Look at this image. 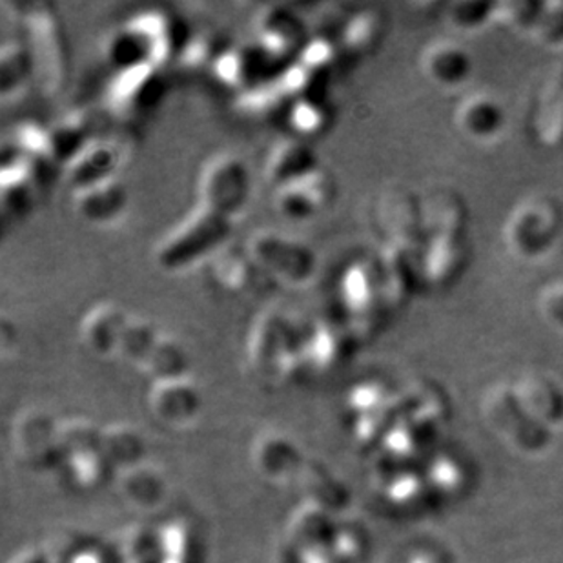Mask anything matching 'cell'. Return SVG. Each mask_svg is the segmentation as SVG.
<instances>
[{"mask_svg":"<svg viewBox=\"0 0 563 563\" xmlns=\"http://www.w3.org/2000/svg\"><path fill=\"white\" fill-rule=\"evenodd\" d=\"M229 38L216 27H201L190 33L185 48L177 57V66L183 74H210L224 49L229 48Z\"/></svg>","mask_w":563,"mask_h":563,"instance_id":"26","label":"cell"},{"mask_svg":"<svg viewBox=\"0 0 563 563\" xmlns=\"http://www.w3.org/2000/svg\"><path fill=\"white\" fill-rule=\"evenodd\" d=\"M102 427L96 426V421L82 418V416H71L57 421L55 429V440L59 449L60 460L75 452L97 449L101 445Z\"/></svg>","mask_w":563,"mask_h":563,"instance_id":"38","label":"cell"},{"mask_svg":"<svg viewBox=\"0 0 563 563\" xmlns=\"http://www.w3.org/2000/svg\"><path fill=\"white\" fill-rule=\"evenodd\" d=\"M318 155L310 148L305 139H282L272 146L266 155L265 179L272 190L285 187L288 183L296 181L299 177L307 176L313 168H318Z\"/></svg>","mask_w":563,"mask_h":563,"instance_id":"23","label":"cell"},{"mask_svg":"<svg viewBox=\"0 0 563 563\" xmlns=\"http://www.w3.org/2000/svg\"><path fill=\"white\" fill-rule=\"evenodd\" d=\"M163 69L143 63L119 69L108 82L107 110L110 115L132 119L148 113L165 96Z\"/></svg>","mask_w":563,"mask_h":563,"instance_id":"7","label":"cell"},{"mask_svg":"<svg viewBox=\"0 0 563 563\" xmlns=\"http://www.w3.org/2000/svg\"><path fill=\"white\" fill-rule=\"evenodd\" d=\"M123 490L133 505H154L165 493V479L157 468L139 462L124 471Z\"/></svg>","mask_w":563,"mask_h":563,"instance_id":"40","label":"cell"},{"mask_svg":"<svg viewBox=\"0 0 563 563\" xmlns=\"http://www.w3.org/2000/svg\"><path fill=\"white\" fill-rule=\"evenodd\" d=\"M57 421L43 410L30 409L13 421V446L30 465H52L59 460L55 440Z\"/></svg>","mask_w":563,"mask_h":563,"instance_id":"17","label":"cell"},{"mask_svg":"<svg viewBox=\"0 0 563 563\" xmlns=\"http://www.w3.org/2000/svg\"><path fill=\"white\" fill-rule=\"evenodd\" d=\"M110 112H102L99 108H75L66 113L59 123L49 128L54 139L55 155L60 165H66L80 148L96 139L107 135Z\"/></svg>","mask_w":563,"mask_h":563,"instance_id":"18","label":"cell"},{"mask_svg":"<svg viewBox=\"0 0 563 563\" xmlns=\"http://www.w3.org/2000/svg\"><path fill=\"white\" fill-rule=\"evenodd\" d=\"M292 104L290 97L283 90L277 74L255 85L251 90L241 93L235 99V107L245 118L255 121H271V119L285 118L288 107Z\"/></svg>","mask_w":563,"mask_h":563,"instance_id":"27","label":"cell"},{"mask_svg":"<svg viewBox=\"0 0 563 563\" xmlns=\"http://www.w3.org/2000/svg\"><path fill=\"white\" fill-rule=\"evenodd\" d=\"M102 57L115 71L135 64L150 63L146 44L128 22L108 33L102 43Z\"/></svg>","mask_w":563,"mask_h":563,"instance_id":"34","label":"cell"},{"mask_svg":"<svg viewBox=\"0 0 563 563\" xmlns=\"http://www.w3.org/2000/svg\"><path fill=\"white\" fill-rule=\"evenodd\" d=\"M559 229V216L548 202H527L512 218L509 243L523 255L538 254L553 241Z\"/></svg>","mask_w":563,"mask_h":563,"instance_id":"20","label":"cell"},{"mask_svg":"<svg viewBox=\"0 0 563 563\" xmlns=\"http://www.w3.org/2000/svg\"><path fill=\"white\" fill-rule=\"evenodd\" d=\"M148 409L163 426H190L201 409V394L188 374L152 382Z\"/></svg>","mask_w":563,"mask_h":563,"instance_id":"14","label":"cell"},{"mask_svg":"<svg viewBox=\"0 0 563 563\" xmlns=\"http://www.w3.org/2000/svg\"><path fill=\"white\" fill-rule=\"evenodd\" d=\"M187 365V351L181 345V341L177 340L176 335L161 332L137 368L152 382H159V379L185 376Z\"/></svg>","mask_w":563,"mask_h":563,"instance_id":"29","label":"cell"},{"mask_svg":"<svg viewBox=\"0 0 563 563\" xmlns=\"http://www.w3.org/2000/svg\"><path fill=\"white\" fill-rule=\"evenodd\" d=\"M538 130L542 133L543 141L556 143L563 135V77L556 75L545 86L542 99V110L538 113Z\"/></svg>","mask_w":563,"mask_h":563,"instance_id":"42","label":"cell"},{"mask_svg":"<svg viewBox=\"0 0 563 563\" xmlns=\"http://www.w3.org/2000/svg\"><path fill=\"white\" fill-rule=\"evenodd\" d=\"M343 57L340 44L330 38L309 37L301 54L298 55V63L318 80L329 82L330 75L334 74L335 64Z\"/></svg>","mask_w":563,"mask_h":563,"instance_id":"41","label":"cell"},{"mask_svg":"<svg viewBox=\"0 0 563 563\" xmlns=\"http://www.w3.org/2000/svg\"><path fill=\"white\" fill-rule=\"evenodd\" d=\"M305 371L307 374H329L345 362L356 340L343 321L316 318L301 321Z\"/></svg>","mask_w":563,"mask_h":563,"instance_id":"9","label":"cell"},{"mask_svg":"<svg viewBox=\"0 0 563 563\" xmlns=\"http://www.w3.org/2000/svg\"><path fill=\"white\" fill-rule=\"evenodd\" d=\"M340 303L341 321L354 340L376 332L382 312L388 307L377 261L356 260L346 266L340 279Z\"/></svg>","mask_w":563,"mask_h":563,"instance_id":"3","label":"cell"},{"mask_svg":"<svg viewBox=\"0 0 563 563\" xmlns=\"http://www.w3.org/2000/svg\"><path fill=\"white\" fill-rule=\"evenodd\" d=\"M128 316L123 307L112 301L93 305L80 319L79 334L86 349L96 356H115Z\"/></svg>","mask_w":563,"mask_h":563,"instance_id":"22","label":"cell"},{"mask_svg":"<svg viewBox=\"0 0 563 563\" xmlns=\"http://www.w3.org/2000/svg\"><path fill=\"white\" fill-rule=\"evenodd\" d=\"M334 177L319 165L307 176L274 190L272 202L283 218L307 221L324 212L334 201Z\"/></svg>","mask_w":563,"mask_h":563,"instance_id":"10","label":"cell"},{"mask_svg":"<svg viewBox=\"0 0 563 563\" xmlns=\"http://www.w3.org/2000/svg\"><path fill=\"white\" fill-rule=\"evenodd\" d=\"M421 66L427 77L440 86H456L471 71L468 55L454 43H437L427 49Z\"/></svg>","mask_w":563,"mask_h":563,"instance_id":"30","label":"cell"},{"mask_svg":"<svg viewBox=\"0 0 563 563\" xmlns=\"http://www.w3.org/2000/svg\"><path fill=\"white\" fill-rule=\"evenodd\" d=\"M99 446L110 465L128 468L141 460L144 443L143 437L139 434L135 427L126 426V423H113V426L102 427L101 445Z\"/></svg>","mask_w":563,"mask_h":563,"instance_id":"35","label":"cell"},{"mask_svg":"<svg viewBox=\"0 0 563 563\" xmlns=\"http://www.w3.org/2000/svg\"><path fill=\"white\" fill-rule=\"evenodd\" d=\"M376 219L387 241H409L420 245L426 213L409 190L393 188L385 191L377 201Z\"/></svg>","mask_w":563,"mask_h":563,"instance_id":"16","label":"cell"},{"mask_svg":"<svg viewBox=\"0 0 563 563\" xmlns=\"http://www.w3.org/2000/svg\"><path fill=\"white\" fill-rule=\"evenodd\" d=\"M276 74L277 69L266 59L254 38L251 43L230 44L210 71L219 88L235 96L245 93Z\"/></svg>","mask_w":563,"mask_h":563,"instance_id":"13","label":"cell"},{"mask_svg":"<svg viewBox=\"0 0 563 563\" xmlns=\"http://www.w3.org/2000/svg\"><path fill=\"white\" fill-rule=\"evenodd\" d=\"M10 144L19 154L24 155L27 161H32L33 165L38 166L43 172H48L52 166L59 165L49 128L30 123V121L16 124L15 130L11 133Z\"/></svg>","mask_w":563,"mask_h":563,"instance_id":"33","label":"cell"},{"mask_svg":"<svg viewBox=\"0 0 563 563\" xmlns=\"http://www.w3.org/2000/svg\"><path fill=\"white\" fill-rule=\"evenodd\" d=\"M251 194V174L241 157L218 154L202 165L197 177V205L234 219Z\"/></svg>","mask_w":563,"mask_h":563,"instance_id":"5","label":"cell"},{"mask_svg":"<svg viewBox=\"0 0 563 563\" xmlns=\"http://www.w3.org/2000/svg\"><path fill=\"white\" fill-rule=\"evenodd\" d=\"M352 11L346 10L343 4H327L313 16L312 33L310 37H323L335 41L340 38Z\"/></svg>","mask_w":563,"mask_h":563,"instance_id":"43","label":"cell"},{"mask_svg":"<svg viewBox=\"0 0 563 563\" xmlns=\"http://www.w3.org/2000/svg\"><path fill=\"white\" fill-rule=\"evenodd\" d=\"M68 471L69 484L80 490H93L107 482L110 462L102 454L101 446L75 452L63 457Z\"/></svg>","mask_w":563,"mask_h":563,"instance_id":"36","label":"cell"},{"mask_svg":"<svg viewBox=\"0 0 563 563\" xmlns=\"http://www.w3.org/2000/svg\"><path fill=\"white\" fill-rule=\"evenodd\" d=\"M245 249L260 274L290 287L309 282L318 266L316 252L305 241L279 230H257Z\"/></svg>","mask_w":563,"mask_h":563,"instance_id":"4","label":"cell"},{"mask_svg":"<svg viewBox=\"0 0 563 563\" xmlns=\"http://www.w3.org/2000/svg\"><path fill=\"white\" fill-rule=\"evenodd\" d=\"M457 119L462 124L465 133H471L474 137H489L495 135L501 126V110L493 99H487L485 96L471 97L465 101Z\"/></svg>","mask_w":563,"mask_h":563,"instance_id":"39","label":"cell"},{"mask_svg":"<svg viewBox=\"0 0 563 563\" xmlns=\"http://www.w3.org/2000/svg\"><path fill=\"white\" fill-rule=\"evenodd\" d=\"M294 319L279 309L261 310L246 335V365L263 379H274L277 363L292 332Z\"/></svg>","mask_w":563,"mask_h":563,"instance_id":"8","label":"cell"},{"mask_svg":"<svg viewBox=\"0 0 563 563\" xmlns=\"http://www.w3.org/2000/svg\"><path fill=\"white\" fill-rule=\"evenodd\" d=\"M22 37L35 68V86L46 97L60 93L68 79V46L54 5L33 4L22 13Z\"/></svg>","mask_w":563,"mask_h":563,"instance_id":"2","label":"cell"},{"mask_svg":"<svg viewBox=\"0 0 563 563\" xmlns=\"http://www.w3.org/2000/svg\"><path fill=\"white\" fill-rule=\"evenodd\" d=\"M234 229V219L197 205L154 249L155 265L165 272H181L205 257L218 254Z\"/></svg>","mask_w":563,"mask_h":563,"instance_id":"1","label":"cell"},{"mask_svg":"<svg viewBox=\"0 0 563 563\" xmlns=\"http://www.w3.org/2000/svg\"><path fill=\"white\" fill-rule=\"evenodd\" d=\"M35 82L32 54L22 35L4 38L0 46V96L11 101Z\"/></svg>","mask_w":563,"mask_h":563,"instance_id":"24","label":"cell"},{"mask_svg":"<svg viewBox=\"0 0 563 563\" xmlns=\"http://www.w3.org/2000/svg\"><path fill=\"white\" fill-rule=\"evenodd\" d=\"M298 449L282 434H265L255 441L254 462L266 478L282 479L299 465Z\"/></svg>","mask_w":563,"mask_h":563,"instance_id":"32","label":"cell"},{"mask_svg":"<svg viewBox=\"0 0 563 563\" xmlns=\"http://www.w3.org/2000/svg\"><path fill=\"white\" fill-rule=\"evenodd\" d=\"M124 146L121 141L110 135L96 139L80 148L64 165V179L69 188L86 187L91 183L102 181L107 177L118 176L124 161Z\"/></svg>","mask_w":563,"mask_h":563,"instance_id":"15","label":"cell"},{"mask_svg":"<svg viewBox=\"0 0 563 563\" xmlns=\"http://www.w3.org/2000/svg\"><path fill=\"white\" fill-rule=\"evenodd\" d=\"M383 288L388 307H401L415 294L416 283L423 277V249L409 241H385L377 255Z\"/></svg>","mask_w":563,"mask_h":563,"instance_id":"11","label":"cell"},{"mask_svg":"<svg viewBox=\"0 0 563 563\" xmlns=\"http://www.w3.org/2000/svg\"><path fill=\"white\" fill-rule=\"evenodd\" d=\"M285 121L299 139L316 137L327 132L332 124V110L327 93L299 97L288 107Z\"/></svg>","mask_w":563,"mask_h":563,"instance_id":"31","label":"cell"},{"mask_svg":"<svg viewBox=\"0 0 563 563\" xmlns=\"http://www.w3.org/2000/svg\"><path fill=\"white\" fill-rule=\"evenodd\" d=\"M159 334V330L150 319L128 316L126 324L119 338L115 356L133 367H139Z\"/></svg>","mask_w":563,"mask_h":563,"instance_id":"37","label":"cell"},{"mask_svg":"<svg viewBox=\"0 0 563 563\" xmlns=\"http://www.w3.org/2000/svg\"><path fill=\"white\" fill-rule=\"evenodd\" d=\"M126 202V187L119 176L107 177L102 181L71 190L74 212L88 223L102 224L113 221L123 212Z\"/></svg>","mask_w":563,"mask_h":563,"instance_id":"21","label":"cell"},{"mask_svg":"<svg viewBox=\"0 0 563 563\" xmlns=\"http://www.w3.org/2000/svg\"><path fill=\"white\" fill-rule=\"evenodd\" d=\"M11 563H52V554L46 553L44 549L27 548L16 554Z\"/></svg>","mask_w":563,"mask_h":563,"instance_id":"45","label":"cell"},{"mask_svg":"<svg viewBox=\"0 0 563 563\" xmlns=\"http://www.w3.org/2000/svg\"><path fill=\"white\" fill-rule=\"evenodd\" d=\"M383 30H385V22L379 11H352L338 38L341 54L354 59L371 54L382 41Z\"/></svg>","mask_w":563,"mask_h":563,"instance_id":"28","label":"cell"},{"mask_svg":"<svg viewBox=\"0 0 563 563\" xmlns=\"http://www.w3.org/2000/svg\"><path fill=\"white\" fill-rule=\"evenodd\" d=\"M210 268L213 282L218 283V287L223 288L224 292L230 294L249 292L260 276V271L245 246L224 245L213 255Z\"/></svg>","mask_w":563,"mask_h":563,"instance_id":"25","label":"cell"},{"mask_svg":"<svg viewBox=\"0 0 563 563\" xmlns=\"http://www.w3.org/2000/svg\"><path fill=\"white\" fill-rule=\"evenodd\" d=\"M44 174L24 155L19 154L11 144L2 150V168H0V196L5 210L13 213L26 212L32 207L33 197L43 183Z\"/></svg>","mask_w":563,"mask_h":563,"instance_id":"19","label":"cell"},{"mask_svg":"<svg viewBox=\"0 0 563 563\" xmlns=\"http://www.w3.org/2000/svg\"><path fill=\"white\" fill-rule=\"evenodd\" d=\"M68 563H110L108 562L107 554L102 553L101 549L86 548L77 549L71 556H69Z\"/></svg>","mask_w":563,"mask_h":563,"instance_id":"44","label":"cell"},{"mask_svg":"<svg viewBox=\"0 0 563 563\" xmlns=\"http://www.w3.org/2000/svg\"><path fill=\"white\" fill-rule=\"evenodd\" d=\"M126 22L146 44L150 63L161 69L177 63L191 33L181 16L165 10L141 11Z\"/></svg>","mask_w":563,"mask_h":563,"instance_id":"12","label":"cell"},{"mask_svg":"<svg viewBox=\"0 0 563 563\" xmlns=\"http://www.w3.org/2000/svg\"><path fill=\"white\" fill-rule=\"evenodd\" d=\"M309 37L303 19L288 5L268 4L255 16V44L277 71L298 59Z\"/></svg>","mask_w":563,"mask_h":563,"instance_id":"6","label":"cell"}]
</instances>
